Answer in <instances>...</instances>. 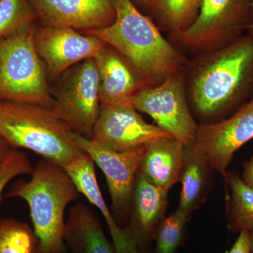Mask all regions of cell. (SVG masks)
<instances>
[{
	"instance_id": "cell-8",
	"label": "cell",
	"mask_w": 253,
	"mask_h": 253,
	"mask_svg": "<svg viewBox=\"0 0 253 253\" xmlns=\"http://www.w3.org/2000/svg\"><path fill=\"white\" fill-rule=\"evenodd\" d=\"M131 103L136 111L149 115L158 127L186 147L194 144L199 126L190 112L180 73L141 89Z\"/></svg>"
},
{
	"instance_id": "cell-21",
	"label": "cell",
	"mask_w": 253,
	"mask_h": 253,
	"mask_svg": "<svg viewBox=\"0 0 253 253\" xmlns=\"http://www.w3.org/2000/svg\"><path fill=\"white\" fill-rule=\"evenodd\" d=\"M38 241L26 223L0 219V253H38Z\"/></svg>"
},
{
	"instance_id": "cell-26",
	"label": "cell",
	"mask_w": 253,
	"mask_h": 253,
	"mask_svg": "<svg viewBox=\"0 0 253 253\" xmlns=\"http://www.w3.org/2000/svg\"><path fill=\"white\" fill-rule=\"evenodd\" d=\"M227 253H252L250 245L249 231L239 232L237 239Z\"/></svg>"
},
{
	"instance_id": "cell-10",
	"label": "cell",
	"mask_w": 253,
	"mask_h": 253,
	"mask_svg": "<svg viewBox=\"0 0 253 253\" xmlns=\"http://www.w3.org/2000/svg\"><path fill=\"white\" fill-rule=\"evenodd\" d=\"M253 139V95L229 117L201 125L194 146L213 170L225 178L234 154Z\"/></svg>"
},
{
	"instance_id": "cell-24",
	"label": "cell",
	"mask_w": 253,
	"mask_h": 253,
	"mask_svg": "<svg viewBox=\"0 0 253 253\" xmlns=\"http://www.w3.org/2000/svg\"><path fill=\"white\" fill-rule=\"evenodd\" d=\"M36 18L29 0H0V39L32 24Z\"/></svg>"
},
{
	"instance_id": "cell-7",
	"label": "cell",
	"mask_w": 253,
	"mask_h": 253,
	"mask_svg": "<svg viewBox=\"0 0 253 253\" xmlns=\"http://www.w3.org/2000/svg\"><path fill=\"white\" fill-rule=\"evenodd\" d=\"M59 78L53 111L76 134L91 139L101 108L96 61L84 60Z\"/></svg>"
},
{
	"instance_id": "cell-5",
	"label": "cell",
	"mask_w": 253,
	"mask_h": 253,
	"mask_svg": "<svg viewBox=\"0 0 253 253\" xmlns=\"http://www.w3.org/2000/svg\"><path fill=\"white\" fill-rule=\"evenodd\" d=\"M34 24L0 39V101L38 105L52 109L46 69L35 43Z\"/></svg>"
},
{
	"instance_id": "cell-17",
	"label": "cell",
	"mask_w": 253,
	"mask_h": 253,
	"mask_svg": "<svg viewBox=\"0 0 253 253\" xmlns=\"http://www.w3.org/2000/svg\"><path fill=\"white\" fill-rule=\"evenodd\" d=\"M185 148L172 137L151 141L146 144L138 172L155 186L169 191L180 181Z\"/></svg>"
},
{
	"instance_id": "cell-13",
	"label": "cell",
	"mask_w": 253,
	"mask_h": 253,
	"mask_svg": "<svg viewBox=\"0 0 253 253\" xmlns=\"http://www.w3.org/2000/svg\"><path fill=\"white\" fill-rule=\"evenodd\" d=\"M44 26L97 29L116 18L115 0H29Z\"/></svg>"
},
{
	"instance_id": "cell-6",
	"label": "cell",
	"mask_w": 253,
	"mask_h": 253,
	"mask_svg": "<svg viewBox=\"0 0 253 253\" xmlns=\"http://www.w3.org/2000/svg\"><path fill=\"white\" fill-rule=\"evenodd\" d=\"M253 4V0H201L192 22L175 36L192 49H216L248 31Z\"/></svg>"
},
{
	"instance_id": "cell-33",
	"label": "cell",
	"mask_w": 253,
	"mask_h": 253,
	"mask_svg": "<svg viewBox=\"0 0 253 253\" xmlns=\"http://www.w3.org/2000/svg\"><path fill=\"white\" fill-rule=\"evenodd\" d=\"M252 253H253V251Z\"/></svg>"
},
{
	"instance_id": "cell-9",
	"label": "cell",
	"mask_w": 253,
	"mask_h": 253,
	"mask_svg": "<svg viewBox=\"0 0 253 253\" xmlns=\"http://www.w3.org/2000/svg\"><path fill=\"white\" fill-rule=\"evenodd\" d=\"M81 149L101 169L111 195L113 217L121 227L127 224L134 181L146 145L128 151H111L91 139L76 134Z\"/></svg>"
},
{
	"instance_id": "cell-20",
	"label": "cell",
	"mask_w": 253,
	"mask_h": 253,
	"mask_svg": "<svg viewBox=\"0 0 253 253\" xmlns=\"http://www.w3.org/2000/svg\"><path fill=\"white\" fill-rule=\"evenodd\" d=\"M227 192L226 217L232 233L253 230V188L248 185L237 172H227L224 178Z\"/></svg>"
},
{
	"instance_id": "cell-18",
	"label": "cell",
	"mask_w": 253,
	"mask_h": 253,
	"mask_svg": "<svg viewBox=\"0 0 253 253\" xmlns=\"http://www.w3.org/2000/svg\"><path fill=\"white\" fill-rule=\"evenodd\" d=\"M65 241L72 253H116L97 214L83 203L70 208Z\"/></svg>"
},
{
	"instance_id": "cell-28",
	"label": "cell",
	"mask_w": 253,
	"mask_h": 253,
	"mask_svg": "<svg viewBox=\"0 0 253 253\" xmlns=\"http://www.w3.org/2000/svg\"><path fill=\"white\" fill-rule=\"evenodd\" d=\"M15 150L4 137L0 135V165L4 163Z\"/></svg>"
},
{
	"instance_id": "cell-22",
	"label": "cell",
	"mask_w": 253,
	"mask_h": 253,
	"mask_svg": "<svg viewBox=\"0 0 253 253\" xmlns=\"http://www.w3.org/2000/svg\"><path fill=\"white\" fill-rule=\"evenodd\" d=\"M149 9L174 35L191 24L197 11L194 0H152Z\"/></svg>"
},
{
	"instance_id": "cell-14",
	"label": "cell",
	"mask_w": 253,
	"mask_h": 253,
	"mask_svg": "<svg viewBox=\"0 0 253 253\" xmlns=\"http://www.w3.org/2000/svg\"><path fill=\"white\" fill-rule=\"evenodd\" d=\"M169 191L155 186L139 172L136 174L127 224L125 229L133 244L140 251L150 253L155 234L166 218Z\"/></svg>"
},
{
	"instance_id": "cell-30",
	"label": "cell",
	"mask_w": 253,
	"mask_h": 253,
	"mask_svg": "<svg viewBox=\"0 0 253 253\" xmlns=\"http://www.w3.org/2000/svg\"><path fill=\"white\" fill-rule=\"evenodd\" d=\"M250 245H251V251H253V230L249 231Z\"/></svg>"
},
{
	"instance_id": "cell-23",
	"label": "cell",
	"mask_w": 253,
	"mask_h": 253,
	"mask_svg": "<svg viewBox=\"0 0 253 253\" xmlns=\"http://www.w3.org/2000/svg\"><path fill=\"white\" fill-rule=\"evenodd\" d=\"M191 216L176 210L165 218L155 234L154 249L150 253H176L185 239Z\"/></svg>"
},
{
	"instance_id": "cell-25",
	"label": "cell",
	"mask_w": 253,
	"mask_h": 253,
	"mask_svg": "<svg viewBox=\"0 0 253 253\" xmlns=\"http://www.w3.org/2000/svg\"><path fill=\"white\" fill-rule=\"evenodd\" d=\"M34 168L25 153L15 150L4 163L0 165V201L6 185L16 176L32 174Z\"/></svg>"
},
{
	"instance_id": "cell-1",
	"label": "cell",
	"mask_w": 253,
	"mask_h": 253,
	"mask_svg": "<svg viewBox=\"0 0 253 253\" xmlns=\"http://www.w3.org/2000/svg\"><path fill=\"white\" fill-rule=\"evenodd\" d=\"M190 95L203 118L233 114L253 95V36L216 48L193 76Z\"/></svg>"
},
{
	"instance_id": "cell-32",
	"label": "cell",
	"mask_w": 253,
	"mask_h": 253,
	"mask_svg": "<svg viewBox=\"0 0 253 253\" xmlns=\"http://www.w3.org/2000/svg\"><path fill=\"white\" fill-rule=\"evenodd\" d=\"M195 5H196V9H199L200 3H201V0H194Z\"/></svg>"
},
{
	"instance_id": "cell-27",
	"label": "cell",
	"mask_w": 253,
	"mask_h": 253,
	"mask_svg": "<svg viewBox=\"0 0 253 253\" xmlns=\"http://www.w3.org/2000/svg\"><path fill=\"white\" fill-rule=\"evenodd\" d=\"M242 178L248 185L253 188V154L244 164Z\"/></svg>"
},
{
	"instance_id": "cell-19",
	"label": "cell",
	"mask_w": 253,
	"mask_h": 253,
	"mask_svg": "<svg viewBox=\"0 0 253 253\" xmlns=\"http://www.w3.org/2000/svg\"><path fill=\"white\" fill-rule=\"evenodd\" d=\"M211 170L212 168L202 152L194 145L185 148L178 210L191 215L195 210L204 204L211 186Z\"/></svg>"
},
{
	"instance_id": "cell-4",
	"label": "cell",
	"mask_w": 253,
	"mask_h": 253,
	"mask_svg": "<svg viewBox=\"0 0 253 253\" xmlns=\"http://www.w3.org/2000/svg\"><path fill=\"white\" fill-rule=\"evenodd\" d=\"M0 135L14 149L30 150L61 167L85 154L67 123L38 105L0 101Z\"/></svg>"
},
{
	"instance_id": "cell-16",
	"label": "cell",
	"mask_w": 253,
	"mask_h": 253,
	"mask_svg": "<svg viewBox=\"0 0 253 253\" xmlns=\"http://www.w3.org/2000/svg\"><path fill=\"white\" fill-rule=\"evenodd\" d=\"M74 181L81 194L101 212L109 227L116 253H150L140 251L133 244L125 228L121 227L111 214L100 190L95 163L86 153L62 167Z\"/></svg>"
},
{
	"instance_id": "cell-3",
	"label": "cell",
	"mask_w": 253,
	"mask_h": 253,
	"mask_svg": "<svg viewBox=\"0 0 253 253\" xmlns=\"http://www.w3.org/2000/svg\"><path fill=\"white\" fill-rule=\"evenodd\" d=\"M29 181H16L7 198L27 202L33 231L38 238V253H66L65 211L81 192L61 166L41 158Z\"/></svg>"
},
{
	"instance_id": "cell-11",
	"label": "cell",
	"mask_w": 253,
	"mask_h": 253,
	"mask_svg": "<svg viewBox=\"0 0 253 253\" xmlns=\"http://www.w3.org/2000/svg\"><path fill=\"white\" fill-rule=\"evenodd\" d=\"M167 137L172 136L146 123L131 101H126L101 106L91 139L106 149L121 152Z\"/></svg>"
},
{
	"instance_id": "cell-2",
	"label": "cell",
	"mask_w": 253,
	"mask_h": 253,
	"mask_svg": "<svg viewBox=\"0 0 253 253\" xmlns=\"http://www.w3.org/2000/svg\"><path fill=\"white\" fill-rule=\"evenodd\" d=\"M115 9L116 18L111 25L84 33L116 49L151 86L180 73L185 58L132 0H115Z\"/></svg>"
},
{
	"instance_id": "cell-12",
	"label": "cell",
	"mask_w": 253,
	"mask_h": 253,
	"mask_svg": "<svg viewBox=\"0 0 253 253\" xmlns=\"http://www.w3.org/2000/svg\"><path fill=\"white\" fill-rule=\"evenodd\" d=\"M35 43L50 77L57 79L84 60L94 58L106 43L70 28H36Z\"/></svg>"
},
{
	"instance_id": "cell-15",
	"label": "cell",
	"mask_w": 253,
	"mask_h": 253,
	"mask_svg": "<svg viewBox=\"0 0 253 253\" xmlns=\"http://www.w3.org/2000/svg\"><path fill=\"white\" fill-rule=\"evenodd\" d=\"M99 76L101 106L131 101L150 84L116 49L105 44L94 58Z\"/></svg>"
},
{
	"instance_id": "cell-29",
	"label": "cell",
	"mask_w": 253,
	"mask_h": 253,
	"mask_svg": "<svg viewBox=\"0 0 253 253\" xmlns=\"http://www.w3.org/2000/svg\"><path fill=\"white\" fill-rule=\"evenodd\" d=\"M151 1L152 0H132L134 4L139 5L142 7L146 8V9H149L150 5H151Z\"/></svg>"
},
{
	"instance_id": "cell-31",
	"label": "cell",
	"mask_w": 253,
	"mask_h": 253,
	"mask_svg": "<svg viewBox=\"0 0 253 253\" xmlns=\"http://www.w3.org/2000/svg\"><path fill=\"white\" fill-rule=\"evenodd\" d=\"M247 33H249V34H251V35H252V36H253V22H252V23H251V26H250L249 30H248Z\"/></svg>"
}]
</instances>
